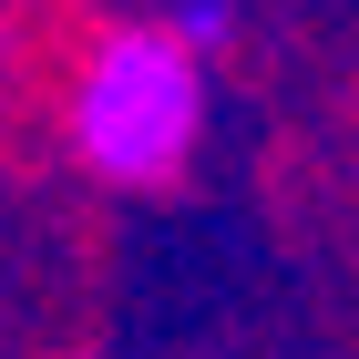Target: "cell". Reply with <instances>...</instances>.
Listing matches in <instances>:
<instances>
[{"instance_id": "obj_1", "label": "cell", "mask_w": 359, "mask_h": 359, "mask_svg": "<svg viewBox=\"0 0 359 359\" xmlns=\"http://www.w3.org/2000/svg\"><path fill=\"white\" fill-rule=\"evenodd\" d=\"M195 134H205L195 41L165 31V21H113L83 52V83H72V154H83V175H103L113 195H165V185H185Z\"/></svg>"}]
</instances>
